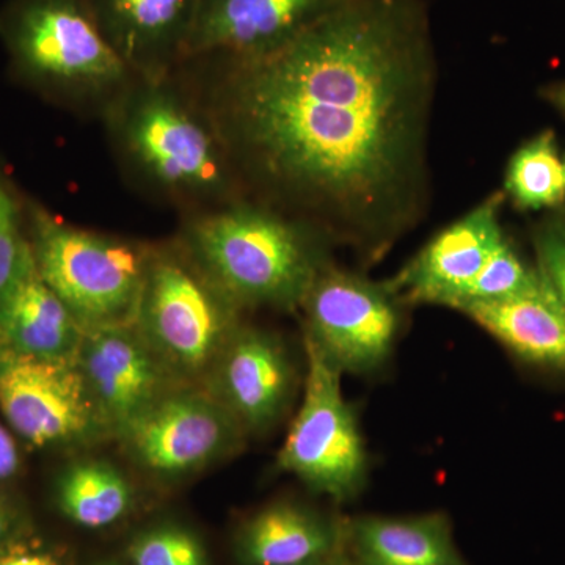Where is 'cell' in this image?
Returning a JSON list of instances; mask_svg holds the SVG:
<instances>
[{"label":"cell","instance_id":"1","mask_svg":"<svg viewBox=\"0 0 565 565\" xmlns=\"http://www.w3.org/2000/svg\"><path fill=\"white\" fill-rule=\"evenodd\" d=\"M433 88L414 0H338L277 51L232 62L211 117L236 172L379 248L422 211Z\"/></svg>","mask_w":565,"mask_h":565},{"label":"cell","instance_id":"2","mask_svg":"<svg viewBox=\"0 0 565 565\" xmlns=\"http://www.w3.org/2000/svg\"><path fill=\"white\" fill-rule=\"evenodd\" d=\"M184 253L237 308L299 310L327 263L310 233L285 215L234 204L188 226Z\"/></svg>","mask_w":565,"mask_h":565},{"label":"cell","instance_id":"3","mask_svg":"<svg viewBox=\"0 0 565 565\" xmlns=\"http://www.w3.org/2000/svg\"><path fill=\"white\" fill-rule=\"evenodd\" d=\"M109 111L126 161L156 191L185 202H214L232 192L236 167L211 114L166 79L136 77Z\"/></svg>","mask_w":565,"mask_h":565},{"label":"cell","instance_id":"4","mask_svg":"<svg viewBox=\"0 0 565 565\" xmlns=\"http://www.w3.org/2000/svg\"><path fill=\"white\" fill-rule=\"evenodd\" d=\"M0 36L18 73L62 98L110 104L136 79L85 0H10Z\"/></svg>","mask_w":565,"mask_h":565},{"label":"cell","instance_id":"5","mask_svg":"<svg viewBox=\"0 0 565 565\" xmlns=\"http://www.w3.org/2000/svg\"><path fill=\"white\" fill-rule=\"evenodd\" d=\"M36 270L82 329L134 323L151 248L77 228L31 206Z\"/></svg>","mask_w":565,"mask_h":565},{"label":"cell","instance_id":"6","mask_svg":"<svg viewBox=\"0 0 565 565\" xmlns=\"http://www.w3.org/2000/svg\"><path fill=\"white\" fill-rule=\"evenodd\" d=\"M241 311L185 253L152 250L134 326L181 384L203 386Z\"/></svg>","mask_w":565,"mask_h":565},{"label":"cell","instance_id":"7","mask_svg":"<svg viewBox=\"0 0 565 565\" xmlns=\"http://www.w3.org/2000/svg\"><path fill=\"white\" fill-rule=\"evenodd\" d=\"M303 396L277 467L296 476L311 492L345 503L366 486V444L343 393V373L313 343L303 340Z\"/></svg>","mask_w":565,"mask_h":565},{"label":"cell","instance_id":"8","mask_svg":"<svg viewBox=\"0 0 565 565\" xmlns=\"http://www.w3.org/2000/svg\"><path fill=\"white\" fill-rule=\"evenodd\" d=\"M299 310L303 340L343 374L370 375L388 363L403 327L401 302L388 285H377L327 264Z\"/></svg>","mask_w":565,"mask_h":565},{"label":"cell","instance_id":"9","mask_svg":"<svg viewBox=\"0 0 565 565\" xmlns=\"http://www.w3.org/2000/svg\"><path fill=\"white\" fill-rule=\"evenodd\" d=\"M0 414L33 448H81L111 438L76 362L0 349Z\"/></svg>","mask_w":565,"mask_h":565},{"label":"cell","instance_id":"10","mask_svg":"<svg viewBox=\"0 0 565 565\" xmlns=\"http://www.w3.org/2000/svg\"><path fill=\"white\" fill-rule=\"evenodd\" d=\"M239 423L204 386L178 385L122 426L115 440L148 473H199L241 448Z\"/></svg>","mask_w":565,"mask_h":565},{"label":"cell","instance_id":"11","mask_svg":"<svg viewBox=\"0 0 565 565\" xmlns=\"http://www.w3.org/2000/svg\"><path fill=\"white\" fill-rule=\"evenodd\" d=\"M247 435L280 422L292 403L297 370L277 334L241 326L203 384Z\"/></svg>","mask_w":565,"mask_h":565},{"label":"cell","instance_id":"12","mask_svg":"<svg viewBox=\"0 0 565 565\" xmlns=\"http://www.w3.org/2000/svg\"><path fill=\"white\" fill-rule=\"evenodd\" d=\"M74 362L110 427L111 438L163 394L184 385L134 323L85 330Z\"/></svg>","mask_w":565,"mask_h":565},{"label":"cell","instance_id":"13","mask_svg":"<svg viewBox=\"0 0 565 565\" xmlns=\"http://www.w3.org/2000/svg\"><path fill=\"white\" fill-rule=\"evenodd\" d=\"M500 204L501 196L493 195L427 243L388 285L399 302L455 308L505 243Z\"/></svg>","mask_w":565,"mask_h":565},{"label":"cell","instance_id":"14","mask_svg":"<svg viewBox=\"0 0 565 565\" xmlns=\"http://www.w3.org/2000/svg\"><path fill=\"white\" fill-rule=\"evenodd\" d=\"M338 0H199L185 58L250 61L277 51Z\"/></svg>","mask_w":565,"mask_h":565},{"label":"cell","instance_id":"15","mask_svg":"<svg viewBox=\"0 0 565 565\" xmlns=\"http://www.w3.org/2000/svg\"><path fill=\"white\" fill-rule=\"evenodd\" d=\"M99 31L139 79L185 61L199 0H85Z\"/></svg>","mask_w":565,"mask_h":565},{"label":"cell","instance_id":"16","mask_svg":"<svg viewBox=\"0 0 565 565\" xmlns=\"http://www.w3.org/2000/svg\"><path fill=\"white\" fill-rule=\"evenodd\" d=\"M459 311L516 359L565 373V305L544 270L530 291Z\"/></svg>","mask_w":565,"mask_h":565},{"label":"cell","instance_id":"17","mask_svg":"<svg viewBox=\"0 0 565 565\" xmlns=\"http://www.w3.org/2000/svg\"><path fill=\"white\" fill-rule=\"evenodd\" d=\"M345 530L300 504L275 503L247 520L237 537L244 565H321L337 555Z\"/></svg>","mask_w":565,"mask_h":565},{"label":"cell","instance_id":"18","mask_svg":"<svg viewBox=\"0 0 565 565\" xmlns=\"http://www.w3.org/2000/svg\"><path fill=\"white\" fill-rule=\"evenodd\" d=\"M84 332L36 269L0 305V349L18 355L74 362Z\"/></svg>","mask_w":565,"mask_h":565},{"label":"cell","instance_id":"19","mask_svg":"<svg viewBox=\"0 0 565 565\" xmlns=\"http://www.w3.org/2000/svg\"><path fill=\"white\" fill-rule=\"evenodd\" d=\"M345 537L356 565H468L444 512L353 520Z\"/></svg>","mask_w":565,"mask_h":565},{"label":"cell","instance_id":"20","mask_svg":"<svg viewBox=\"0 0 565 565\" xmlns=\"http://www.w3.org/2000/svg\"><path fill=\"white\" fill-rule=\"evenodd\" d=\"M58 509L71 522L88 530L114 525L128 514L132 487L114 465L99 459L71 463L55 486Z\"/></svg>","mask_w":565,"mask_h":565},{"label":"cell","instance_id":"21","mask_svg":"<svg viewBox=\"0 0 565 565\" xmlns=\"http://www.w3.org/2000/svg\"><path fill=\"white\" fill-rule=\"evenodd\" d=\"M504 188L520 210H546L564 203V161L555 132L537 134L515 151L509 161Z\"/></svg>","mask_w":565,"mask_h":565},{"label":"cell","instance_id":"22","mask_svg":"<svg viewBox=\"0 0 565 565\" xmlns=\"http://www.w3.org/2000/svg\"><path fill=\"white\" fill-rule=\"evenodd\" d=\"M541 278V267H527L505 241L468 286L455 310H462L467 305L497 302L519 296L534 288Z\"/></svg>","mask_w":565,"mask_h":565},{"label":"cell","instance_id":"23","mask_svg":"<svg viewBox=\"0 0 565 565\" xmlns=\"http://www.w3.org/2000/svg\"><path fill=\"white\" fill-rule=\"evenodd\" d=\"M36 269L31 239L21 226V207L0 172V305Z\"/></svg>","mask_w":565,"mask_h":565},{"label":"cell","instance_id":"24","mask_svg":"<svg viewBox=\"0 0 565 565\" xmlns=\"http://www.w3.org/2000/svg\"><path fill=\"white\" fill-rule=\"evenodd\" d=\"M132 565H206L199 539L178 526H159L134 539Z\"/></svg>","mask_w":565,"mask_h":565},{"label":"cell","instance_id":"25","mask_svg":"<svg viewBox=\"0 0 565 565\" xmlns=\"http://www.w3.org/2000/svg\"><path fill=\"white\" fill-rule=\"evenodd\" d=\"M541 269L565 305V232L561 226L539 237Z\"/></svg>","mask_w":565,"mask_h":565},{"label":"cell","instance_id":"26","mask_svg":"<svg viewBox=\"0 0 565 565\" xmlns=\"http://www.w3.org/2000/svg\"><path fill=\"white\" fill-rule=\"evenodd\" d=\"M0 565H62L51 550L22 541L20 535L0 548Z\"/></svg>","mask_w":565,"mask_h":565},{"label":"cell","instance_id":"27","mask_svg":"<svg viewBox=\"0 0 565 565\" xmlns=\"http://www.w3.org/2000/svg\"><path fill=\"white\" fill-rule=\"evenodd\" d=\"M21 468V451L17 435L0 423V482L10 481Z\"/></svg>","mask_w":565,"mask_h":565},{"label":"cell","instance_id":"28","mask_svg":"<svg viewBox=\"0 0 565 565\" xmlns=\"http://www.w3.org/2000/svg\"><path fill=\"white\" fill-rule=\"evenodd\" d=\"M20 514L14 505L0 497V548L20 535Z\"/></svg>","mask_w":565,"mask_h":565},{"label":"cell","instance_id":"29","mask_svg":"<svg viewBox=\"0 0 565 565\" xmlns=\"http://www.w3.org/2000/svg\"><path fill=\"white\" fill-rule=\"evenodd\" d=\"M544 98L546 102L552 103L557 110L565 114V84H556L545 88Z\"/></svg>","mask_w":565,"mask_h":565},{"label":"cell","instance_id":"30","mask_svg":"<svg viewBox=\"0 0 565 565\" xmlns=\"http://www.w3.org/2000/svg\"><path fill=\"white\" fill-rule=\"evenodd\" d=\"M321 565H356V563H352V561L348 559L344 555L337 553V555L330 557V559H327L326 563Z\"/></svg>","mask_w":565,"mask_h":565},{"label":"cell","instance_id":"31","mask_svg":"<svg viewBox=\"0 0 565 565\" xmlns=\"http://www.w3.org/2000/svg\"><path fill=\"white\" fill-rule=\"evenodd\" d=\"M559 226H561V228H563V230H564V232H565V225H559Z\"/></svg>","mask_w":565,"mask_h":565},{"label":"cell","instance_id":"32","mask_svg":"<svg viewBox=\"0 0 565 565\" xmlns=\"http://www.w3.org/2000/svg\"><path fill=\"white\" fill-rule=\"evenodd\" d=\"M564 174H565V159H564Z\"/></svg>","mask_w":565,"mask_h":565}]
</instances>
